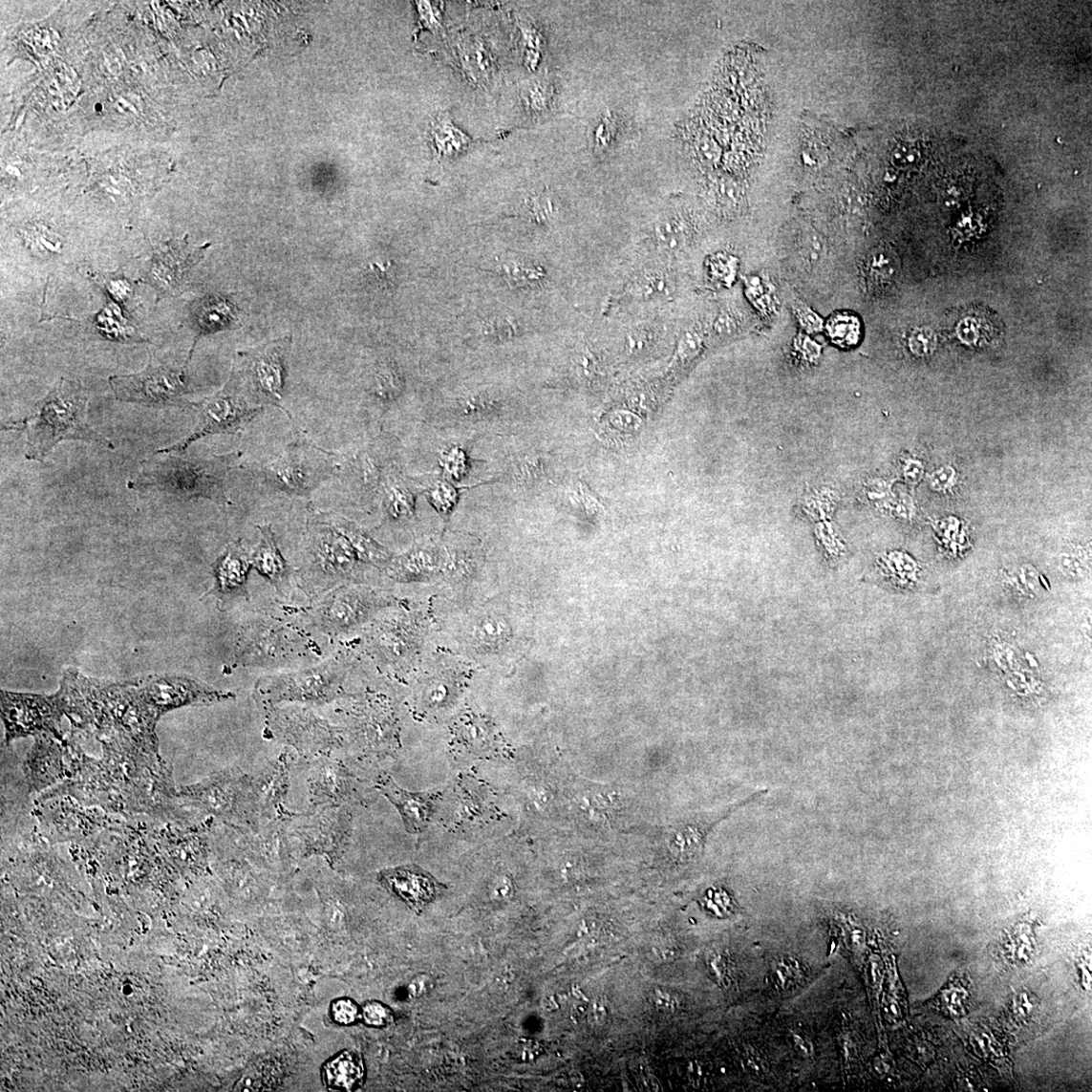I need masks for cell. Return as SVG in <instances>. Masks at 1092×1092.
<instances>
[{
	"mask_svg": "<svg viewBox=\"0 0 1092 1092\" xmlns=\"http://www.w3.org/2000/svg\"><path fill=\"white\" fill-rule=\"evenodd\" d=\"M311 519L332 527L341 534L353 547L361 563L386 567L392 561V553L386 547L349 520L332 512H319Z\"/></svg>",
	"mask_w": 1092,
	"mask_h": 1092,
	"instance_id": "obj_24",
	"label": "cell"
},
{
	"mask_svg": "<svg viewBox=\"0 0 1092 1092\" xmlns=\"http://www.w3.org/2000/svg\"><path fill=\"white\" fill-rule=\"evenodd\" d=\"M505 271L508 279L517 287L540 283L545 277V271L542 268L522 263L507 264Z\"/></svg>",
	"mask_w": 1092,
	"mask_h": 1092,
	"instance_id": "obj_40",
	"label": "cell"
},
{
	"mask_svg": "<svg viewBox=\"0 0 1092 1092\" xmlns=\"http://www.w3.org/2000/svg\"><path fill=\"white\" fill-rule=\"evenodd\" d=\"M252 568L251 553L241 543L231 544L214 564L211 594L222 602L238 598L248 600V578Z\"/></svg>",
	"mask_w": 1092,
	"mask_h": 1092,
	"instance_id": "obj_20",
	"label": "cell"
},
{
	"mask_svg": "<svg viewBox=\"0 0 1092 1092\" xmlns=\"http://www.w3.org/2000/svg\"><path fill=\"white\" fill-rule=\"evenodd\" d=\"M49 736L38 737L36 745L27 761V775L34 788H44L62 776L61 755Z\"/></svg>",
	"mask_w": 1092,
	"mask_h": 1092,
	"instance_id": "obj_26",
	"label": "cell"
},
{
	"mask_svg": "<svg viewBox=\"0 0 1092 1092\" xmlns=\"http://www.w3.org/2000/svg\"><path fill=\"white\" fill-rule=\"evenodd\" d=\"M90 400L89 390L79 381L62 377L27 418L3 429L26 433L25 458L31 461H44L65 440L115 449V444L89 422Z\"/></svg>",
	"mask_w": 1092,
	"mask_h": 1092,
	"instance_id": "obj_1",
	"label": "cell"
},
{
	"mask_svg": "<svg viewBox=\"0 0 1092 1092\" xmlns=\"http://www.w3.org/2000/svg\"><path fill=\"white\" fill-rule=\"evenodd\" d=\"M374 393L380 401L393 402L401 395L404 383L400 373L392 362L379 364L374 375Z\"/></svg>",
	"mask_w": 1092,
	"mask_h": 1092,
	"instance_id": "obj_33",
	"label": "cell"
},
{
	"mask_svg": "<svg viewBox=\"0 0 1092 1092\" xmlns=\"http://www.w3.org/2000/svg\"><path fill=\"white\" fill-rule=\"evenodd\" d=\"M828 335L835 343L845 348L856 345L861 337V322L852 314L834 315L826 325Z\"/></svg>",
	"mask_w": 1092,
	"mask_h": 1092,
	"instance_id": "obj_35",
	"label": "cell"
},
{
	"mask_svg": "<svg viewBox=\"0 0 1092 1092\" xmlns=\"http://www.w3.org/2000/svg\"><path fill=\"white\" fill-rule=\"evenodd\" d=\"M910 352L917 356H927L932 353L937 345V337L931 328H918L910 339Z\"/></svg>",
	"mask_w": 1092,
	"mask_h": 1092,
	"instance_id": "obj_43",
	"label": "cell"
},
{
	"mask_svg": "<svg viewBox=\"0 0 1092 1092\" xmlns=\"http://www.w3.org/2000/svg\"><path fill=\"white\" fill-rule=\"evenodd\" d=\"M240 453L211 458L169 456L143 464V469L130 480V490H159L182 500L206 499L220 506L231 505L225 480L233 470Z\"/></svg>",
	"mask_w": 1092,
	"mask_h": 1092,
	"instance_id": "obj_2",
	"label": "cell"
},
{
	"mask_svg": "<svg viewBox=\"0 0 1092 1092\" xmlns=\"http://www.w3.org/2000/svg\"><path fill=\"white\" fill-rule=\"evenodd\" d=\"M354 467L356 474L360 477L364 483L370 485V487H374V485L378 482V467L375 461L370 456L363 455L360 458L356 459L354 461Z\"/></svg>",
	"mask_w": 1092,
	"mask_h": 1092,
	"instance_id": "obj_49",
	"label": "cell"
},
{
	"mask_svg": "<svg viewBox=\"0 0 1092 1092\" xmlns=\"http://www.w3.org/2000/svg\"><path fill=\"white\" fill-rule=\"evenodd\" d=\"M702 836L696 826H685L675 830L669 840L671 853L680 860L695 859L701 851Z\"/></svg>",
	"mask_w": 1092,
	"mask_h": 1092,
	"instance_id": "obj_34",
	"label": "cell"
},
{
	"mask_svg": "<svg viewBox=\"0 0 1092 1092\" xmlns=\"http://www.w3.org/2000/svg\"><path fill=\"white\" fill-rule=\"evenodd\" d=\"M702 346V338L697 331L687 332L681 338L679 344V356L682 359H689L695 357L700 351Z\"/></svg>",
	"mask_w": 1092,
	"mask_h": 1092,
	"instance_id": "obj_50",
	"label": "cell"
},
{
	"mask_svg": "<svg viewBox=\"0 0 1092 1092\" xmlns=\"http://www.w3.org/2000/svg\"><path fill=\"white\" fill-rule=\"evenodd\" d=\"M955 472L950 466L942 467L941 470L932 474L931 485L934 490L945 491L950 488L953 481H954Z\"/></svg>",
	"mask_w": 1092,
	"mask_h": 1092,
	"instance_id": "obj_51",
	"label": "cell"
},
{
	"mask_svg": "<svg viewBox=\"0 0 1092 1092\" xmlns=\"http://www.w3.org/2000/svg\"><path fill=\"white\" fill-rule=\"evenodd\" d=\"M384 491L385 510L392 522L404 523L414 516L415 497L405 483L390 480Z\"/></svg>",
	"mask_w": 1092,
	"mask_h": 1092,
	"instance_id": "obj_30",
	"label": "cell"
},
{
	"mask_svg": "<svg viewBox=\"0 0 1092 1092\" xmlns=\"http://www.w3.org/2000/svg\"><path fill=\"white\" fill-rule=\"evenodd\" d=\"M819 544L830 563H838L846 554V545L837 530L830 525H821L816 530Z\"/></svg>",
	"mask_w": 1092,
	"mask_h": 1092,
	"instance_id": "obj_36",
	"label": "cell"
},
{
	"mask_svg": "<svg viewBox=\"0 0 1092 1092\" xmlns=\"http://www.w3.org/2000/svg\"><path fill=\"white\" fill-rule=\"evenodd\" d=\"M512 636L509 622L499 615L481 618L475 627L474 637L482 648L497 649L508 643Z\"/></svg>",
	"mask_w": 1092,
	"mask_h": 1092,
	"instance_id": "obj_31",
	"label": "cell"
},
{
	"mask_svg": "<svg viewBox=\"0 0 1092 1092\" xmlns=\"http://www.w3.org/2000/svg\"><path fill=\"white\" fill-rule=\"evenodd\" d=\"M259 542L251 552L252 567L277 592L285 595L289 585V566L275 541L270 525L258 526Z\"/></svg>",
	"mask_w": 1092,
	"mask_h": 1092,
	"instance_id": "obj_23",
	"label": "cell"
},
{
	"mask_svg": "<svg viewBox=\"0 0 1092 1092\" xmlns=\"http://www.w3.org/2000/svg\"><path fill=\"white\" fill-rule=\"evenodd\" d=\"M906 475L910 482L920 481L923 475V467L920 463L911 462L907 467Z\"/></svg>",
	"mask_w": 1092,
	"mask_h": 1092,
	"instance_id": "obj_56",
	"label": "cell"
},
{
	"mask_svg": "<svg viewBox=\"0 0 1092 1092\" xmlns=\"http://www.w3.org/2000/svg\"><path fill=\"white\" fill-rule=\"evenodd\" d=\"M497 410V404L494 401L488 400L484 397H473L460 405V414L465 418H481L491 414Z\"/></svg>",
	"mask_w": 1092,
	"mask_h": 1092,
	"instance_id": "obj_48",
	"label": "cell"
},
{
	"mask_svg": "<svg viewBox=\"0 0 1092 1092\" xmlns=\"http://www.w3.org/2000/svg\"><path fill=\"white\" fill-rule=\"evenodd\" d=\"M366 1078V1066L361 1057L351 1051H343L323 1068L325 1084L334 1090L353 1091L360 1087Z\"/></svg>",
	"mask_w": 1092,
	"mask_h": 1092,
	"instance_id": "obj_27",
	"label": "cell"
},
{
	"mask_svg": "<svg viewBox=\"0 0 1092 1092\" xmlns=\"http://www.w3.org/2000/svg\"><path fill=\"white\" fill-rule=\"evenodd\" d=\"M447 568L448 551L431 546L413 547L386 567L388 576L398 582L427 579Z\"/></svg>",
	"mask_w": 1092,
	"mask_h": 1092,
	"instance_id": "obj_21",
	"label": "cell"
},
{
	"mask_svg": "<svg viewBox=\"0 0 1092 1092\" xmlns=\"http://www.w3.org/2000/svg\"><path fill=\"white\" fill-rule=\"evenodd\" d=\"M284 823L291 853L297 851L304 857L338 859L352 835V814L345 806L314 808L307 813L289 811Z\"/></svg>",
	"mask_w": 1092,
	"mask_h": 1092,
	"instance_id": "obj_6",
	"label": "cell"
},
{
	"mask_svg": "<svg viewBox=\"0 0 1092 1092\" xmlns=\"http://www.w3.org/2000/svg\"><path fill=\"white\" fill-rule=\"evenodd\" d=\"M544 94L546 93L540 86H534V88L529 91L528 105L531 109H534L533 111H542L541 109L546 108L547 105L546 96Z\"/></svg>",
	"mask_w": 1092,
	"mask_h": 1092,
	"instance_id": "obj_54",
	"label": "cell"
},
{
	"mask_svg": "<svg viewBox=\"0 0 1092 1092\" xmlns=\"http://www.w3.org/2000/svg\"><path fill=\"white\" fill-rule=\"evenodd\" d=\"M329 460L318 449L293 444L257 469L271 488L287 494L308 496L329 473Z\"/></svg>",
	"mask_w": 1092,
	"mask_h": 1092,
	"instance_id": "obj_11",
	"label": "cell"
},
{
	"mask_svg": "<svg viewBox=\"0 0 1092 1092\" xmlns=\"http://www.w3.org/2000/svg\"><path fill=\"white\" fill-rule=\"evenodd\" d=\"M530 217L537 223L547 224L557 218L559 207L548 193L530 197L527 201Z\"/></svg>",
	"mask_w": 1092,
	"mask_h": 1092,
	"instance_id": "obj_39",
	"label": "cell"
},
{
	"mask_svg": "<svg viewBox=\"0 0 1092 1092\" xmlns=\"http://www.w3.org/2000/svg\"><path fill=\"white\" fill-rule=\"evenodd\" d=\"M344 677L343 664L329 658L316 666L264 675L256 681L252 696L266 712L284 703L328 704L341 696Z\"/></svg>",
	"mask_w": 1092,
	"mask_h": 1092,
	"instance_id": "obj_3",
	"label": "cell"
},
{
	"mask_svg": "<svg viewBox=\"0 0 1092 1092\" xmlns=\"http://www.w3.org/2000/svg\"><path fill=\"white\" fill-rule=\"evenodd\" d=\"M653 233L658 246L675 251L687 245L691 227L685 216L678 212H671L656 221Z\"/></svg>",
	"mask_w": 1092,
	"mask_h": 1092,
	"instance_id": "obj_29",
	"label": "cell"
},
{
	"mask_svg": "<svg viewBox=\"0 0 1092 1092\" xmlns=\"http://www.w3.org/2000/svg\"><path fill=\"white\" fill-rule=\"evenodd\" d=\"M447 697L448 689L444 684L432 685L426 693V699L428 703L432 705L443 704Z\"/></svg>",
	"mask_w": 1092,
	"mask_h": 1092,
	"instance_id": "obj_53",
	"label": "cell"
},
{
	"mask_svg": "<svg viewBox=\"0 0 1092 1092\" xmlns=\"http://www.w3.org/2000/svg\"><path fill=\"white\" fill-rule=\"evenodd\" d=\"M428 500L431 505L436 508L441 515L447 516L452 513L458 504L459 494L453 484L445 481L437 482L428 492Z\"/></svg>",
	"mask_w": 1092,
	"mask_h": 1092,
	"instance_id": "obj_38",
	"label": "cell"
},
{
	"mask_svg": "<svg viewBox=\"0 0 1092 1092\" xmlns=\"http://www.w3.org/2000/svg\"><path fill=\"white\" fill-rule=\"evenodd\" d=\"M430 5V3H418L421 22L428 27H438L439 25V16Z\"/></svg>",
	"mask_w": 1092,
	"mask_h": 1092,
	"instance_id": "obj_55",
	"label": "cell"
},
{
	"mask_svg": "<svg viewBox=\"0 0 1092 1092\" xmlns=\"http://www.w3.org/2000/svg\"><path fill=\"white\" fill-rule=\"evenodd\" d=\"M460 731L462 740L475 748H480L490 739V728L482 720L473 718L463 720Z\"/></svg>",
	"mask_w": 1092,
	"mask_h": 1092,
	"instance_id": "obj_41",
	"label": "cell"
},
{
	"mask_svg": "<svg viewBox=\"0 0 1092 1092\" xmlns=\"http://www.w3.org/2000/svg\"><path fill=\"white\" fill-rule=\"evenodd\" d=\"M379 881L418 914H421L433 901L439 898L445 889L437 878L415 865L396 867L380 872Z\"/></svg>",
	"mask_w": 1092,
	"mask_h": 1092,
	"instance_id": "obj_19",
	"label": "cell"
},
{
	"mask_svg": "<svg viewBox=\"0 0 1092 1092\" xmlns=\"http://www.w3.org/2000/svg\"><path fill=\"white\" fill-rule=\"evenodd\" d=\"M442 460L445 472L453 479L460 480L469 471V460L460 448L450 449L443 456Z\"/></svg>",
	"mask_w": 1092,
	"mask_h": 1092,
	"instance_id": "obj_46",
	"label": "cell"
},
{
	"mask_svg": "<svg viewBox=\"0 0 1092 1092\" xmlns=\"http://www.w3.org/2000/svg\"><path fill=\"white\" fill-rule=\"evenodd\" d=\"M109 383L119 402L150 408H183L193 404L185 398L188 390L184 371L156 363L152 356L142 372L112 375Z\"/></svg>",
	"mask_w": 1092,
	"mask_h": 1092,
	"instance_id": "obj_9",
	"label": "cell"
},
{
	"mask_svg": "<svg viewBox=\"0 0 1092 1092\" xmlns=\"http://www.w3.org/2000/svg\"><path fill=\"white\" fill-rule=\"evenodd\" d=\"M210 245L189 247L185 238L164 243L155 247L144 283L158 291L159 300L175 293L182 287L186 274L201 262Z\"/></svg>",
	"mask_w": 1092,
	"mask_h": 1092,
	"instance_id": "obj_16",
	"label": "cell"
},
{
	"mask_svg": "<svg viewBox=\"0 0 1092 1092\" xmlns=\"http://www.w3.org/2000/svg\"><path fill=\"white\" fill-rule=\"evenodd\" d=\"M307 565L302 570L303 591L320 598L354 577L360 563L351 544L332 527L311 519Z\"/></svg>",
	"mask_w": 1092,
	"mask_h": 1092,
	"instance_id": "obj_4",
	"label": "cell"
},
{
	"mask_svg": "<svg viewBox=\"0 0 1092 1092\" xmlns=\"http://www.w3.org/2000/svg\"><path fill=\"white\" fill-rule=\"evenodd\" d=\"M361 1017L369 1027L383 1028L393 1019V1012L388 1005L379 1001H369L363 1005Z\"/></svg>",
	"mask_w": 1092,
	"mask_h": 1092,
	"instance_id": "obj_42",
	"label": "cell"
},
{
	"mask_svg": "<svg viewBox=\"0 0 1092 1092\" xmlns=\"http://www.w3.org/2000/svg\"><path fill=\"white\" fill-rule=\"evenodd\" d=\"M629 291L632 297L639 300L664 299L672 293L673 286L664 273L650 271L638 275Z\"/></svg>",
	"mask_w": 1092,
	"mask_h": 1092,
	"instance_id": "obj_32",
	"label": "cell"
},
{
	"mask_svg": "<svg viewBox=\"0 0 1092 1092\" xmlns=\"http://www.w3.org/2000/svg\"><path fill=\"white\" fill-rule=\"evenodd\" d=\"M135 682L142 700L159 720L175 709L211 705L236 697L232 692L215 689L187 675H150Z\"/></svg>",
	"mask_w": 1092,
	"mask_h": 1092,
	"instance_id": "obj_12",
	"label": "cell"
},
{
	"mask_svg": "<svg viewBox=\"0 0 1092 1092\" xmlns=\"http://www.w3.org/2000/svg\"><path fill=\"white\" fill-rule=\"evenodd\" d=\"M376 787L401 814L408 833H422L430 821L435 796L404 790L387 775L379 777Z\"/></svg>",
	"mask_w": 1092,
	"mask_h": 1092,
	"instance_id": "obj_22",
	"label": "cell"
},
{
	"mask_svg": "<svg viewBox=\"0 0 1092 1092\" xmlns=\"http://www.w3.org/2000/svg\"><path fill=\"white\" fill-rule=\"evenodd\" d=\"M2 712L8 743L28 736L60 738L65 706L59 692L47 697L2 691Z\"/></svg>",
	"mask_w": 1092,
	"mask_h": 1092,
	"instance_id": "obj_13",
	"label": "cell"
},
{
	"mask_svg": "<svg viewBox=\"0 0 1092 1092\" xmlns=\"http://www.w3.org/2000/svg\"><path fill=\"white\" fill-rule=\"evenodd\" d=\"M198 411V422L194 430L182 440L161 448L155 453L170 455L183 453L194 442L207 436L236 435L263 411V407L252 406L238 388V378L233 375L225 387L199 403H193Z\"/></svg>",
	"mask_w": 1092,
	"mask_h": 1092,
	"instance_id": "obj_8",
	"label": "cell"
},
{
	"mask_svg": "<svg viewBox=\"0 0 1092 1092\" xmlns=\"http://www.w3.org/2000/svg\"><path fill=\"white\" fill-rule=\"evenodd\" d=\"M193 319L198 331V337L224 331L229 328L236 318V308L227 298L211 296L205 298L194 307ZM196 340V343H197ZM190 351L186 364L192 359L196 348Z\"/></svg>",
	"mask_w": 1092,
	"mask_h": 1092,
	"instance_id": "obj_25",
	"label": "cell"
},
{
	"mask_svg": "<svg viewBox=\"0 0 1092 1092\" xmlns=\"http://www.w3.org/2000/svg\"><path fill=\"white\" fill-rule=\"evenodd\" d=\"M309 640L289 623L264 616L247 619L240 627L235 664L247 668L281 667L304 656Z\"/></svg>",
	"mask_w": 1092,
	"mask_h": 1092,
	"instance_id": "obj_5",
	"label": "cell"
},
{
	"mask_svg": "<svg viewBox=\"0 0 1092 1092\" xmlns=\"http://www.w3.org/2000/svg\"><path fill=\"white\" fill-rule=\"evenodd\" d=\"M653 1007L663 1012H674L681 1007V1000L677 994L668 988H654L650 995Z\"/></svg>",
	"mask_w": 1092,
	"mask_h": 1092,
	"instance_id": "obj_47",
	"label": "cell"
},
{
	"mask_svg": "<svg viewBox=\"0 0 1092 1092\" xmlns=\"http://www.w3.org/2000/svg\"><path fill=\"white\" fill-rule=\"evenodd\" d=\"M655 339V331L649 325L633 327L627 336V348L630 353H637L646 351Z\"/></svg>",
	"mask_w": 1092,
	"mask_h": 1092,
	"instance_id": "obj_45",
	"label": "cell"
},
{
	"mask_svg": "<svg viewBox=\"0 0 1092 1092\" xmlns=\"http://www.w3.org/2000/svg\"><path fill=\"white\" fill-rule=\"evenodd\" d=\"M796 315L807 331L811 332L821 331L822 321L810 309L802 306L796 309Z\"/></svg>",
	"mask_w": 1092,
	"mask_h": 1092,
	"instance_id": "obj_52",
	"label": "cell"
},
{
	"mask_svg": "<svg viewBox=\"0 0 1092 1092\" xmlns=\"http://www.w3.org/2000/svg\"><path fill=\"white\" fill-rule=\"evenodd\" d=\"M332 1014L333 1019L341 1026H352L359 1019L361 1013L358 1005L351 998H339L332 1003Z\"/></svg>",
	"mask_w": 1092,
	"mask_h": 1092,
	"instance_id": "obj_44",
	"label": "cell"
},
{
	"mask_svg": "<svg viewBox=\"0 0 1092 1092\" xmlns=\"http://www.w3.org/2000/svg\"><path fill=\"white\" fill-rule=\"evenodd\" d=\"M267 713L266 736L289 745L303 756L314 759L326 756L343 743L339 728L317 716L310 707L276 706Z\"/></svg>",
	"mask_w": 1092,
	"mask_h": 1092,
	"instance_id": "obj_7",
	"label": "cell"
},
{
	"mask_svg": "<svg viewBox=\"0 0 1092 1092\" xmlns=\"http://www.w3.org/2000/svg\"><path fill=\"white\" fill-rule=\"evenodd\" d=\"M431 137L439 159L455 158L472 143L471 138L464 135L445 116H439L432 124Z\"/></svg>",
	"mask_w": 1092,
	"mask_h": 1092,
	"instance_id": "obj_28",
	"label": "cell"
},
{
	"mask_svg": "<svg viewBox=\"0 0 1092 1092\" xmlns=\"http://www.w3.org/2000/svg\"><path fill=\"white\" fill-rule=\"evenodd\" d=\"M896 271L895 258L888 250L874 252L868 264L869 279L877 284L888 283L893 279Z\"/></svg>",
	"mask_w": 1092,
	"mask_h": 1092,
	"instance_id": "obj_37",
	"label": "cell"
},
{
	"mask_svg": "<svg viewBox=\"0 0 1092 1092\" xmlns=\"http://www.w3.org/2000/svg\"><path fill=\"white\" fill-rule=\"evenodd\" d=\"M250 778L239 769L215 773L201 782L179 789L180 803L241 828Z\"/></svg>",
	"mask_w": 1092,
	"mask_h": 1092,
	"instance_id": "obj_10",
	"label": "cell"
},
{
	"mask_svg": "<svg viewBox=\"0 0 1092 1092\" xmlns=\"http://www.w3.org/2000/svg\"><path fill=\"white\" fill-rule=\"evenodd\" d=\"M308 791L310 809L345 806L353 799L354 779L341 761L321 756L310 765Z\"/></svg>",
	"mask_w": 1092,
	"mask_h": 1092,
	"instance_id": "obj_18",
	"label": "cell"
},
{
	"mask_svg": "<svg viewBox=\"0 0 1092 1092\" xmlns=\"http://www.w3.org/2000/svg\"><path fill=\"white\" fill-rule=\"evenodd\" d=\"M289 345V339L285 338L246 354L248 374L256 395L263 401L280 408H283Z\"/></svg>",
	"mask_w": 1092,
	"mask_h": 1092,
	"instance_id": "obj_17",
	"label": "cell"
},
{
	"mask_svg": "<svg viewBox=\"0 0 1092 1092\" xmlns=\"http://www.w3.org/2000/svg\"><path fill=\"white\" fill-rule=\"evenodd\" d=\"M379 605V599L366 589L342 585L321 597L311 618L322 632L339 635L366 621Z\"/></svg>",
	"mask_w": 1092,
	"mask_h": 1092,
	"instance_id": "obj_15",
	"label": "cell"
},
{
	"mask_svg": "<svg viewBox=\"0 0 1092 1092\" xmlns=\"http://www.w3.org/2000/svg\"><path fill=\"white\" fill-rule=\"evenodd\" d=\"M291 761L283 754L250 778L241 828L255 829L274 821L285 820V803L289 789Z\"/></svg>",
	"mask_w": 1092,
	"mask_h": 1092,
	"instance_id": "obj_14",
	"label": "cell"
}]
</instances>
